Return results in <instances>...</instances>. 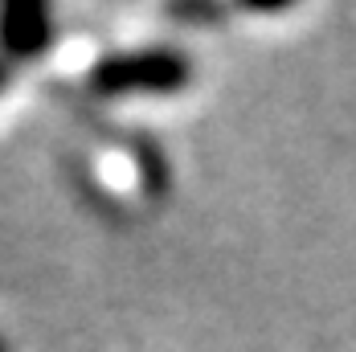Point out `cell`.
Listing matches in <instances>:
<instances>
[{"label":"cell","instance_id":"6da1fadb","mask_svg":"<svg viewBox=\"0 0 356 352\" xmlns=\"http://www.w3.org/2000/svg\"><path fill=\"white\" fill-rule=\"evenodd\" d=\"M197 62L188 49L156 41V45H136L99 58L86 74V90L95 99H131V95H180L193 86Z\"/></svg>","mask_w":356,"mask_h":352},{"label":"cell","instance_id":"277c9868","mask_svg":"<svg viewBox=\"0 0 356 352\" xmlns=\"http://www.w3.org/2000/svg\"><path fill=\"white\" fill-rule=\"evenodd\" d=\"M0 352H13V344H8V336L0 332Z\"/></svg>","mask_w":356,"mask_h":352},{"label":"cell","instance_id":"3957f363","mask_svg":"<svg viewBox=\"0 0 356 352\" xmlns=\"http://www.w3.org/2000/svg\"><path fill=\"white\" fill-rule=\"evenodd\" d=\"M8 82H13V66L0 58V95H4V86H8Z\"/></svg>","mask_w":356,"mask_h":352},{"label":"cell","instance_id":"7a4b0ae2","mask_svg":"<svg viewBox=\"0 0 356 352\" xmlns=\"http://www.w3.org/2000/svg\"><path fill=\"white\" fill-rule=\"evenodd\" d=\"M58 41V17L49 4H0V58L17 70Z\"/></svg>","mask_w":356,"mask_h":352}]
</instances>
